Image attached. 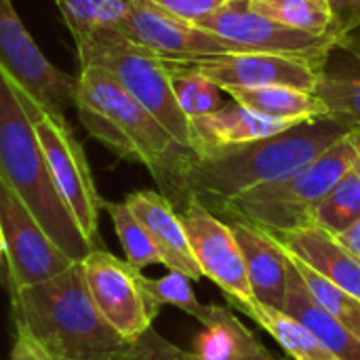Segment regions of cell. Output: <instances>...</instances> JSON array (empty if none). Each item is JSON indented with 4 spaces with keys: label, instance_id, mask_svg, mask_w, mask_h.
Segmentation results:
<instances>
[{
    "label": "cell",
    "instance_id": "6da1fadb",
    "mask_svg": "<svg viewBox=\"0 0 360 360\" xmlns=\"http://www.w3.org/2000/svg\"><path fill=\"white\" fill-rule=\"evenodd\" d=\"M350 131L323 118L293 124L272 137L192 154L165 196L173 207L196 200L215 213L228 200L308 165Z\"/></svg>",
    "mask_w": 360,
    "mask_h": 360
},
{
    "label": "cell",
    "instance_id": "7a4b0ae2",
    "mask_svg": "<svg viewBox=\"0 0 360 360\" xmlns=\"http://www.w3.org/2000/svg\"><path fill=\"white\" fill-rule=\"evenodd\" d=\"M74 108L86 133L116 156L150 169L160 194L194 154L181 146L135 97H131L108 72L86 65L76 76Z\"/></svg>",
    "mask_w": 360,
    "mask_h": 360
},
{
    "label": "cell",
    "instance_id": "3957f363",
    "mask_svg": "<svg viewBox=\"0 0 360 360\" xmlns=\"http://www.w3.org/2000/svg\"><path fill=\"white\" fill-rule=\"evenodd\" d=\"M11 291L15 325L57 360H122L133 344L95 308L80 262L44 283Z\"/></svg>",
    "mask_w": 360,
    "mask_h": 360
},
{
    "label": "cell",
    "instance_id": "277c9868",
    "mask_svg": "<svg viewBox=\"0 0 360 360\" xmlns=\"http://www.w3.org/2000/svg\"><path fill=\"white\" fill-rule=\"evenodd\" d=\"M0 181L25 205L49 238L74 262L97 249L80 230L49 171L34 122L0 63Z\"/></svg>",
    "mask_w": 360,
    "mask_h": 360
},
{
    "label": "cell",
    "instance_id": "5b68a950",
    "mask_svg": "<svg viewBox=\"0 0 360 360\" xmlns=\"http://www.w3.org/2000/svg\"><path fill=\"white\" fill-rule=\"evenodd\" d=\"M354 165L356 152L348 133L308 165L228 200L215 215L251 224L264 232H289L312 226L316 205Z\"/></svg>",
    "mask_w": 360,
    "mask_h": 360
},
{
    "label": "cell",
    "instance_id": "8992f818",
    "mask_svg": "<svg viewBox=\"0 0 360 360\" xmlns=\"http://www.w3.org/2000/svg\"><path fill=\"white\" fill-rule=\"evenodd\" d=\"M74 42L80 68L93 65L108 72L181 146L192 150L190 118L175 99L169 72L160 57L135 44L114 27H99Z\"/></svg>",
    "mask_w": 360,
    "mask_h": 360
},
{
    "label": "cell",
    "instance_id": "52a82bcc",
    "mask_svg": "<svg viewBox=\"0 0 360 360\" xmlns=\"http://www.w3.org/2000/svg\"><path fill=\"white\" fill-rule=\"evenodd\" d=\"M13 86L27 116L34 122L49 171L53 175V181L61 198L70 207L84 236L97 247L99 245V238H97L99 236L97 234L99 209L103 207V200L95 190V181L91 175L86 154L82 150V143L76 139L63 114L44 110L30 93L23 91V86L15 78H13Z\"/></svg>",
    "mask_w": 360,
    "mask_h": 360
},
{
    "label": "cell",
    "instance_id": "ba28073f",
    "mask_svg": "<svg viewBox=\"0 0 360 360\" xmlns=\"http://www.w3.org/2000/svg\"><path fill=\"white\" fill-rule=\"evenodd\" d=\"M80 268L95 308L127 342L152 329L162 306L154 300L141 270L99 247L80 262Z\"/></svg>",
    "mask_w": 360,
    "mask_h": 360
},
{
    "label": "cell",
    "instance_id": "9c48e42d",
    "mask_svg": "<svg viewBox=\"0 0 360 360\" xmlns=\"http://www.w3.org/2000/svg\"><path fill=\"white\" fill-rule=\"evenodd\" d=\"M194 25L236 44L238 51L297 57L323 70L338 46L335 36L310 34L283 25L251 11L249 2H226L221 8L202 17Z\"/></svg>",
    "mask_w": 360,
    "mask_h": 360
},
{
    "label": "cell",
    "instance_id": "30bf717a",
    "mask_svg": "<svg viewBox=\"0 0 360 360\" xmlns=\"http://www.w3.org/2000/svg\"><path fill=\"white\" fill-rule=\"evenodd\" d=\"M0 63L44 110L63 114L74 108L76 78L44 57L11 0H0Z\"/></svg>",
    "mask_w": 360,
    "mask_h": 360
},
{
    "label": "cell",
    "instance_id": "8fae6325",
    "mask_svg": "<svg viewBox=\"0 0 360 360\" xmlns=\"http://www.w3.org/2000/svg\"><path fill=\"white\" fill-rule=\"evenodd\" d=\"M0 232L11 289L44 283L76 262L40 228L25 205L0 181Z\"/></svg>",
    "mask_w": 360,
    "mask_h": 360
},
{
    "label": "cell",
    "instance_id": "7c38bea8",
    "mask_svg": "<svg viewBox=\"0 0 360 360\" xmlns=\"http://www.w3.org/2000/svg\"><path fill=\"white\" fill-rule=\"evenodd\" d=\"M135 44L152 51L165 61H186L196 57L238 53V46L169 15L152 0H131L122 21L114 27Z\"/></svg>",
    "mask_w": 360,
    "mask_h": 360
},
{
    "label": "cell",
    "instance_id": "4fadbf2b",
    "mask_svg": "<svg viewBox=\"0 0 360 360\" xmlns=\"http://www.w3.org/2000/svg\"><path fill=\"white\" fill-rule=\"evenodd\" d=\"M179 217L202 276L211 278L228 300L253 302L245 259L232 226L196 200H188Z\"/></svg>",
    "mask_w": 360,
    "mask_h": 360
},
{
    "label": "cell",
    "instance_id": "5bb4252c",
    "mask_svg": "<svg viewBox=\"0 0 360 360\" xmlns=\"http://www.w3.org/2000/svg\"><path fill=\"white\" fill-rule=\"evenodd\" d=\"M209 76L217 86H272L285 84L314 93L323 68L285 55L272 53H221L181 61Z\"/></svg>",
    "mask_w": 360,
    "mask_h": 360
},
{
    "label": "cell",
    "instance_id": "9a60e30c",
    "mask_svg": "<svg viewBox=\"0 0 360 360\" xmlns=\"http://www.w3.org/2000/svg\"><path fill=\"white\" fill-rule=\"evenodd\" d=\"M124 202L148 230L154 247L160 253L162 266L181 272L192 281H200L202 270L192 253L184 221L173 202L165 194L152 190L133 192Z\"/></svg>",
    "mask_w": 360,
    "mask_h": 360
},
{
    "label": "cell",
    "instance_id": "2e32d148",
    "mask_svg": "<svg viewBox=\"0 0 360 360\" xmlns=\"http://www.w3.org/2000/svg\"><path fill=\"white\" fill-rule=\"evenodd\" d=\"M289 255L360 300V262L329 232L306 226L289 232H268Z\"/></svg>",
    "mask_w": 360,
    "mask_h": 360
},
{
    "label": "cell",
    "instance_id": "e0dca14e",
    "mask_svg": "<svg viewBox=\"0 0 360 360\" xmlns=\"http://www.w3.org/2000/svg\"><path fill=\"white\" fill-rule=\"evenodd\" d=\"M228 224L240 247L253 300L283 310L287 295V253L268 232L243 221Z\"/></svg>",
    "mask_w": 360,
    "mask_h": 360
},
{
    "label": "cell",
    "instance_id": "ac0fdd59",
    "mask_svg": "<svg viewBox=\"0 0 360 360\" xmlns=\"http://www.w3.org/2000/svg\"><path fill=\"white\" fill-rule=\"evenodd\" d=\"M293 127L285 120H274L264 114H257L245 105H224L211 114L190 118L192 133V152L202 154L207 150L255 141L264 137L278 135Z\"/></svg>",
    "mask_w": 360,
    "mask_h": 360
},
{
    "label": "cell",
    "instance_id": "d6986e66",
    "mask_svg": "<svg viewBox=\"0 0 360 360\" xmlns=\"http://www.w3.org/2000/svg\"><path fill=\"white\" fill-rule=\"evenodd\" d=\"M285 251V249H283ZM283 312L300 321L338 360H360V338H356L344 323H340L333 314L321 308L295 264L287 255V295Z\"/></svg>",
    "mask_w": 360,
    "mask_h": 360
},
{
    "label": "cell",
    "instance_id": "ffe728a7",
    "mask_svg": "<svg viewBox=\"0 0 360 360\" xmlns=\"http://www.w3.org/2000/svg\"><path fill=\"white\" fill-rule=\"evenodd\" d=\"M238 105H245L257 114L291 124L314 122L329 118L327 105L310 91L295 86L272 84V86H219Z\"/></svg>",
    "mask_w": 360,
    "mask_h": 360
},
{
    "label": "cell",
    "instance_id": "44dd1931",
    "mask_svg": "<svg viewBox=\"0 0 360 360\" xmlns=\"http://www.w3.org/2000/svg\"><path fill=\"white\" fill-rule=\"evenodd\" d=\"M234 310L255 321L264 331H268L274 342L289 354L291 360H338L300 321L283 310L264 306L259 302H236L228 300Z\"/></svg>",
    "mask_w": 360,
    "mask_h": 360
},
{
    "label": "cell",
    "instance_id": "7402d4cb",
    "mask_svg": "<svg viewBox=\"0 0 360 360\" xmlns=\"http://www.w3.org/2000/svg\"><path fill=\"white\" fill-rule=\"evenodd\" d=\"M348 57L327 61L314 95L327 105L329 118L350 129L360 127V59L344 51Z\"/></svg>",
    "mask_w": 360,
    "mask_h": 360
},
{
    "label": "cell",
    "instance_id": "603a6c76",
    "mask_svg": "<svg viewBox=\"0 0 360 360\" xmlns=\"http://www.w3.org/2000/svg\"><path fill=\"white\" fill-rule=\"evenodd\" d=\"M205 331L196 338L194 354L200 360H238L257 340L228 308L209 306L202 323Z\"/></svg>",
    "mask_w": 360,
    "mask_h": 360
},
{
    "label": "cell",
    "instance_id": "cb8c5ba5",
    "mask_svg": "<svg viewBox=\"0 0 360 360\" xmlns=\"http://www.w3.org/2000/svg\"><path fill=\"white\" fill-rule=\"evenodd\" d=\"M249 6L251 11L283 25L310 34L335 36L333 8L329 0H249Z\"/></svg>",
    "mask_w": 360,
    "mask_h": 360
},
{
    "label": "cell",
    "instance_id": "d4e9b609",
    "mask_svg": "<svg viewBox=\"0 0 360 360\" xmlns=\"http://www.w3.org/2000/svg\"><path fill=\"white\" fill-rule=\"evenodd\" d=\"M360 219V169L354 165L316 205L312 226L340 236Z\"/></svg>",
    "mask_w": 360,
    "mask_h": 360
},
{
    "label": "cell",
    "instance_id": "484cf974",
    "mask_svg": "<svg viewBox=\"0 0 360 360\" xmlns=\"http://www.w3.org/2000/svg\"><path fill=\"white\" fill-rule=\"evenodd\" d=\"M162 63L169 72L175 99L188 118H198V116H205L224 108L221 89L209 76L200 74L198 70L188 68L181 61L162 59Z\"/></svg>",
    "mask_w": 360,
    "mask_h": 360
},
{
    "label": "cell",
    "instance_id": "4316f807",
    "mask_svg": "<svg viewBox=\"0 0 360 360\" xmlns=\"http://www.w3.org/2000/svg\"><path fill=\"white\" fill-rule=\"evenodd\" d=\"M289 257L295 264L297 272L302 274L312 300L321 308H325L329 314H333L340 323H344L356 338H360V300L350 295L348 291H344L342 287H338L335 283H331L329 278L321 276L316 270H312L297 257H293V255H289Z\"/></svg>",
    "mask_w": 360,
    "mask_h": 360
},
{
    "label": "cell",
    "instance_id": "83f0119b",
    "mask_svg": "<svg viewBox=\"0 0 360 360\" xmlns=\"http://www.w3.org/2000/svg\"><path fill=\"white\" fill-rule=\"evenodd\" d=\"M129 2L131 0H55L74 40L99 27H116L127 15Z\"/></svg>",
    "mask_w": 360,
    "mask_h": 360
},
{
    "label": "cell",
    "instance_id": "f1b7e54d",
    "mask_svg": "<svg viewBox=\"0 0 360 360\" xmlns=\"http://www.w3.org/2000/svg\"><path fill=\"white\" fill-rule=\"evenodd\" d=\"M103 209L110 213V219L114 224L116 236L120 238V245L124 249L127 262L135 266L137 270H143L154 264H162L158 249L154 247L148 230L143 224L135 217V213L129 209L127 202H105Z\"/></svg>",
    "mask_w": 360,
    "mask_h": 360
},
{
    "label": "cell",
    "instance_id": "f546056e",
    "mask_svg": "<svg viewBox=\"0 0 360 360\" xmlns=\"http://www.w3.org/2000/svg\"><path fill=\"white\" fill-rule=\"evenodd\" d=\"M190 281L192 278H188L181 272L169 270V274L162 278H148V287L160 306H165V304L175 306V308L184 310L186 314L194 316L202 325L209 314V306H202L198 302Z\"/></svg>",
    "mask_w": 360,
    "mask_h": 360
},
{
    "label": "cell",
    "instance_id": "4dcf8cb0",
    "mask_svg": "<svg viewBox=\"0 0 360 360\" xmlns=\"http://www.w3.org/2000/svg\"><path fill=\"white\" fill-rule=\"evenodd\" d=\"M122 360H200L194 352H186L165 338H160L154 329H148L139 340H135Z\"/></svg>",
    "mask_w": 360,
    "mask_h": 360
},
{
    "label": "cell",
    "instance_id": "1f68e13d",
    "mask_svg": "<svg viewBox=\"0 0 360 360\" xmlns=\"http://www.w3.org/2000/svg\"><path fill=\"white\" fill-rule=\"evenodd\" d=\"M152 2L173 17H179L188 23H196L202 17L221 8L228 0H152Z\"/></svg>",
    "mask_w": 360,
    "mask_h": 360
},
{
    "label": "cell",
    "instance_id": "d6a6232c",
    "mask_svg": "<svg viewBox=\"0 0 360 360\" xmlns=\"http://www.w3.org/2000/svg\"><path fill=\"white\" fill-rule=\"evenodd\" d=\"M333 8V32L338 40L360 27V0H329Z\"/></svg>",
    "mask_w": 360,
    "mask_h": 360
},
{
    "label": "cell",
    "instance_id": "836d02e7",
    "mask_svg": "<svg viewBox=\"0 0 360 360\" xmlns=\"http://www.w3.org/2000/svg\"><path fill=\"white\" fill-rule=\"evenodd\" d=\"M15 327H17V338H15L11 360H57L25 327L21 325Z\"/></svg>",
    "mask_w": 360,
    "mask_h": 360
},
{
    "label": "cell",
    "instance_id": "e575fe53",
    "mask_svg": "<svg viewBox=\"0 0 360 360\" xmlns=\"http://www.w3.org/2000/svg\"><path fill=\"white\" fill-rule=\"evenodd\" d=\"M356 259L360 262V219L352 226V228H348L346 232H342L340 236H335Z\"/></svg>",
    "mask_w": 360,
    "mask_h": 360
},
{
    "label": "cell",
    "instance_id": "d590c367",
    "mask_svg": "<svg viewBox=\"0 0 360 360\" xmlns=\"http://www.w3.org/2000/svg\"><path fill=\"white\" fill-rule=\"evenodd\" d=\"M338 46H340L342 51H348L350 55H354V57H359L360 59V27L348 32L346 36H342V38L338 40Z\"/></svg>",
    "mask_w": 360,
    "mask_h": 360
},
{
    "label": "cell",
    "instance_id": "8d00e7d4",
    "mask_svg": "<svg viewBox=\"0 0 360 360\" xmlns=\"http://www.w3.org/2000/svg\"><path fill=\"white\" fill-rule=\"evenodd\" d=\"M238 360H274V359H272V354H270V352H268V350H266V348L255 340V342L249 346V350H247V352H245V354H243Z\"/></svg>",
    "mask_w": 360,
    "mask_h": 360
},
{
    "label": "cell",
    "instance_id": "74e56055",
    "mask_svg": "<svg viewBox=\"0 0 360 360\" xmlns=\"http://www.w3.org/2000/svg\"><path fill=\"white\" fill-rule=\"evenodd\" d=\"M350 139H352V146H354V152H356V165L360 169V127L350 131Z\"/></svg>",
    "mask_w": 360,
    "mask_h": 360
},
{
    "label": "cell",
    "instance_id": "f35d334b",
    "mask_svg": "<svg viewBox=\"0 0 360 360\" xmlns=\"http://www.w3.org/2000/svg\"><path fill=\"white\" fill-rule=\"evenodd\" d=\"M2 255H4V247H2V243H0V262H2Z\"/></svg>",
    "mask_w": 360,
    "mask_h": 360
},
{
    "label": "cell",
    "instance_id": "ab89813d",
    "mask_svg": "<svg viewBox=\"0 0 360 360\" xmlns=\"http://www.w3.org/2000/svg\"><path fill=\"white\" fill-rule=\"evenodd\" d=\"M228 2H249V0H228Z\"/></svg>",
    "mask_w": 360,
    "mask_h": 360
},
{
    "label": "cell",
    "instance_id": "60d3db41",
    "mask_svg": "<svg viewBox=\"0 0 360 360\" xmlns=\"http://www.w3.org/2000/svg\"><path fill=\"white\" fill-rule=\"evenodd\" d=\"M0 243H2V232H0Z\"/></svg>",
    "mask_w": 360,
    "mask_h": 360
}]
</instances>
